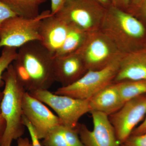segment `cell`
<instances>
[{"instance_id":"cell-19","label":"cell","mask_w":146,"mask_h":146,"mask_svg":"<svg viewBox=\"0 0 146 146\" xmlns=\"http://www.w3.org/2000/svg\"><path fill=\"white\" fill-rule=\"evenodd\" d=\"M18 50L16 48L8 47L2 48L0 55V86L4 84L2 80L3 74L16 60Z\"/></svg>"},{"instance_id":"cell-12","label":"cell","mask_w":146,"mask_h":146,"mask_svg":"<svg viewBox=\"0 0 146 146\" xmlns=\"http://www.w3.org/2000/svg\"><path fill=\"white\" fill-rule=\"evenodd\" d=\"M55 81L66 86L74 83L88 71L82 58L77 52L54 57Z\"/></svg>"},{"instance_id":"cell-28","label":"cell","mask_w":146,"mask_h":146,"mask_svg":"<svg viewBox=\"0 0 146 146\" xmlns=\"http://www.w3.org/2000/svg\"><path fill=\"white\" fill-rule=\"evenodd\" d=\"M17 146H32V145L28 138L21 137L17 140Z\"/></svg>"},{"instance_id":"cell-31","label":"cell","mask_w":146,"mask_h":146,"mask_svg":"<svg viewBox=\"0 0 146 146\" xmlns=\"http://www.w3.org/2000/svg\"><path fill=\"white\" fill-rule=\"evenodd\" d=\"M3 92L2 91H1L0 90V114L1 113V103L2 100L3 98Z\"/></svg>"},{"instance_id":"cell-23","label":"cell","mask_w":146,"mask_h":146,"mask_svg":"<svg viewBox=\"0 0 146 146\" xmlns=\"http://www.w3.org/2000/svg\"><path fill=\"white\" fill-rule=\"evenodd\" d=\"M23 122L24 126L26 127L29 132L31 139L32 146H42L39 141L40 139L38 137L37 132L34 127L28 119L24 115L23 117Z\"/></svg>"},{"instance_id":"cell-11","label":"cell","mask_w":146,"mask_h":146,"mask_svg":"<svg viewBox=\"0 0 146 146\" xmlns=\"http://www.w3.org/2000/svg\"><path fill=\"white\" fill-rule=\"evenodd\" d=\"M23 115L33 126L40 140L44 139L52 130L62 125L57 116L27 91L23 97Z\"/></svg>"},{"instance_id":"cell-27","label":"cell","mask_w":146,"mask_h":146,"mask_svg":"<svg viewBox=\"0 0 146 146\" xmlns=\"http://www.w3.org/2000/svg\"><path fill=\"white\" fill-rule=\"evenodd\" d=\"M146 132V114L142 122L132 131L131 134L138 135Z\"/></svg>"},{"instance_id":"cell-29","label":"cell","mask_w":146,"mask_h":146,"mask_svg":"<svg viewBox=\"0 0 146 146\" xmlns=\"http://www.w3.org/2000/svg\"><path fill=\"white\" fill-rule=\"evenodd\" d=\"M6 122L1 114H0V141L2 138L6 129Z\"/></svg>"},{"instance_id":"cell-18","label":"cell","mask_w":146,"mask_h":146,"mask_svg":"<svg viewBox=\"0 0 146 146\" xmlns=\"http://www.w3.org/2000/svg\"><path fill=\"white\" fill-rule=\"evenodd\" d=\"M117 83L121 96L125 103L146 94V80H128Z\"/></svg>"},{"instance_id":"cell-32","label":"cell","mask_w":146,"mask_h":146,"mask_svg":"<svg viewBox=\"0 0 146 146\" xmlns=\"http://www.w3.org/2000/svg\"><path fill=\"white\" fill-rule=\"evenodd\" d=\"M122 146V145H121Z\"/></svg>"},{"instance_id":"cell-16","label":"cell","mask_w":146,"mask_h":146,"mask_svg":"<svg viewBox=\"0 0 146 146\" xmlns=\"http://www.w3.org/2000/svg\"><path fill=\"white\" fill-rule=\"evenodd\" d=\"M18 16L35 18L39 15V8L47 0H1Z\"/></svg>"},{"instance_id":"cell-25","label":"cell","mask_w":146,"mask_h":146,"mask_svg":"<svg viewBox=\"0 0 146 146\" xmlns=\"http://www.w3.org/2000/svg\"><path fill=\"white\" fill-rule=\"evenodd\" d=\"M68 0H50L51 13L54 15L63 7Z\"/></svg>"},{"instance_id":"cell-30","label":"cell","mask_w":146,"mask_h":146,"mask_svg":"<svg viewBox=\"0 0 146 146\" xmlns=\"http://www.w3.org/2000/svg\"><path fill=\"white\" fill-rule=\"evenodd\" d=\"M94 1H96L106 9L112 5L111 0H94Z\"/></svg>"},{"instance_id":"cell-13","label":"cell","mask_w":146,"mask_h":146,"mask_svg":"<svg viewBox=\"0 0 146 146\" xmlns=\"http://www.w3.org/2000/svg\"><path fill=\"white\" fill-rule=\"evenodd\" d=\"M146 80V44L123 56L113 82Z\"/></svg>"},{"instance_id":"cell-22","label":"cell","mask_w":146,"mask_h":146,"mask_svg":"<svg viewBox=\"0 0 146 146\" xmlns=\"http://www.w3.org/2000/svg\"><path fill=\"white\" fill-rule=\"evenodd\" d=\"M122 146H146V132L138 135L131 134Z\"/></svg>"},{"instance_id":"cell-2","label":"cell","mask_w":146,"mask_h":146,"mask_svg":"<svg viewBox=\"0 0 146 146\" xmlns=\"http://www.w3.org/2000/svg\"><path fill=\"white\" fill-rule=\"evenodd\" d=\"M2 80L5 87L1 111L6 125L0 146H11L13 141L24 134L23 100L26 91L18 80L12 63L3 74Z\"/></svg>"},{"instance_id":"cell-8","label":"cell","mask_w":146,"mask_h":146,"mask_svg":"<svg viewBox=\"0 0 146 146\" xmlns=\"http://www.w3.org/2000/svg\"><path fill=\"white\" fill-rule=\"evenodd\" d=\"M29 93L51 108L57 114L62 125L68 127H76L80 118L90 112L88 100L56 95L47 89L35 90Z\"/></svg>"},{"instance_id":"cell-26","label":"cell","mask_w":146,"mask_h":146,"mask_svg":"<svg viewBox=\"0 0 146 146\" xmlns=\"http://www.w3.org/2000/svg\"><path fill=\"white\" fill-rule=\"evenodd\" d=\"M130 0H111L112 5L124 11L127 8Z\"/></svg>"},{"instance_id":"cell-15","label":"cell","mask_w":146,"mask_h":146,"mask_svg":"<svg viewBox=\"0 0 146 146\" xmlns=\"http://www.w3.org/2000/svg\"><path fill=\"white\" fill-rule=\"evenodd\" d=\"M88 101L90 112H100L108 116L117 112L125 103L116 82L108 85Z\"/></svg>"},{"instance_id":"cell-4","label":"cell","mask_w":146,"mask_h":146,"mask_svg":"<svg viewBox=\"0 0 146 146\" xmlns=\"http://www.w3.org/2000/svg\"><path fill=\"white\" fill-rule=\"evenodd\" d=\"M76 52L82 58L88 71L103 69L119 60L124 55L100 29L87 33Z\"/></svg>"},{"instance_id":"cell-17","label":"cell","mask_w":146,"mask_h":146,"mask_svg":"<svg viewBox=\"0 0 146 146\" xmlns=\"http://www.w3.org/2000/svg\"><path fill=\"white\" fill-rule=\"evenodd\" d=\"M69 31L63 44L54 57L63 56L76 52L83 44L87 33L80 29L69 25Z\"/></svg>"},{"instance_id":"cell-10","label":"cell","mask_w":146,"mask_h":146,"mask_svg":"<svg viewBox=\"0 0 146 146\" xmlns=\"http://www.w3.org/2000/svg\"><path fill=\"white\" fill-rule=\"evenodd\" d=\"M90 113L93 119V129L90 130L85 125L79 123L77 126L84 146H122L108 116L96 111Z\"/></svg>"},{"instance_id":"cell-9","label":"cell","mask_w":146,"mask_h":146,"mask_svg":"<svg viewBox=\"0 0 146 146\" xmlns=\"http://www.w3.org/2000/svg\"><path fill=\"white\" fill-rule=\"evenodd\" d=\"M146 114V94L126 102L117 112L108 116L118 141L122 144Z\"/></svg>"},{"instance_id":"cell-24","label":"cell","mask_w":146,"mask_h":146,"mask_svg":"<svg viewBox=\"0 0 146 146\" xmlns=\"http://www.w3.org/2000/svg\"><path fill=\"white\" fill-rule=\"evenodd\" d=\"M16 16L18 15L0 0V26L8 18Z\"/></svg>"},{"instance_id":"cell-3","label":"cell","mask_w":146,"mask_h":146,"mask_svg":"<svg viewBox=\"0 0 146 146\" xmlns=\"http://www.w3.org/2000/svg\"><path fill=\"white\" fill-rule=\"evenodd\" d=\"M54 58V55L39 41L29 42L19 48L17 59L23 66L30 79L29 92L48 90L55 82Z\"/></svg>"},{"instance_id":"cell-20","label":"cell","mask_w":146,"mask_h":146,"mask_svg":"<svg viewBox=\"0 0 146 146\" xmlns=\"http://www.w3.org/2000/svg\"><path fill=\"white\" fill-rule=\"evenodd\" d=\"M61 125L52 130L42 141V146H70L62 131Z\"/></svg>"},{"instance_id":"cell-1","label":"cell","mask_w":146,"mask_h":146,"mask_svg":"<svg viewBox=\"0 0 146 146\" xmlns=\"http://www.w3.org/2000/svg\"><path fill=\"white\" fill-rule=\"evenodd\" d=\"M100 30L123 54L146 44L145 25L112 5L106 9Z\"/></svg>"},{"instance_id":"cell-14","label":"cell","mask_w":146,"mask_h":146,"mask_svg":"<svg viewBox=\"0 0 146 146\" xmlns=\"http://www.w3.org/2000/svg\"><path fill=\"white\" fill-rule=\"evenodd\" d=\"M70 26L56 15H50L43 19L39 27L40 42L54 56L63 44Z\"/></svg>"},{"instance_id":"cell-7","label":"cell","mask_w":146,"mask_h":146,"mask_svg":"<svg viewBox=\"0 0 146 146\" xmlns=\"http://www.w3.org/2000/svg\"><path fill=\"white\" fill-rule=\"evenodd\" d=\"M121 59L101 70L87 71L75 82L69 86H61L54 94L89 100L99 91L113 82Z\"/></svg>"},{"instance_id":"cell-6","label":"cell","mask_w":146,"mask_h":146,"mask_svg":"<svg viewBox=\"0 0 146 146\" xmlns=\"http://www.w3.org/2000/svg\"><path fill=\"white\" fill-rule=\"evenodd\" d=\"M106 9L94 0H68L55 15L89 33L100 29Z\"/></svg>"},{"instance_id":"cell-21","label":"cell","mask_w":146,"mask_h":146,"mask_svg":"<svg viewBox=\"0 0 146 146\" xmlns=\"http://www.w3.org/2000/svg\"><path fill=\"white\" fill-rule=\"evenodd\" d=\"M125 11L146 24V0H130Z\"/></svg>"},{"instance_id":"cell-5","label":"cell","mask_w":146,"mask_h":146,"mask_svg":"<svg viewBox=\"0 0 146 146\" xmlns=\"http://www.w3.org/2000/svg\"><path fill=\"white\" fill-rule=\"evenodd\" d=\"M50 15V11L46 10L35 18L16 16L8 18L0 26V48L5 47L17 48L32 41L40 42L41 21Z\"/></svg>"}]
</instances>
